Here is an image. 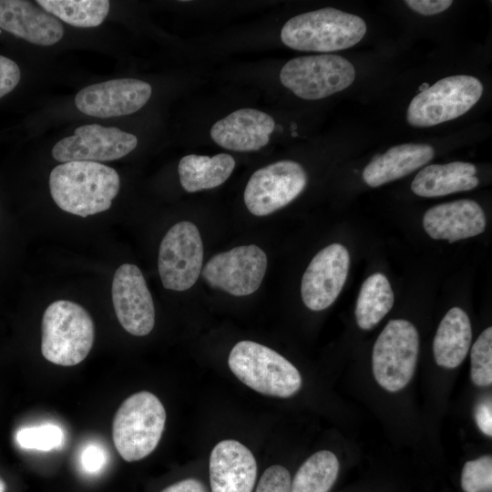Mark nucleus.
<instances>
[{"mask_svg": "<svg viewBox=\"0 0 492 492\" xmlns=\"http://www.w3.org/2000/svg\"><path fill=\"white\" fill-rule=\"evenodd\" d=\"M476 172L474 164L463 161L427 165L415 175L411 190L426 198L470 190L479 182Z\"/></svg>", "mask_w": 492, "mask_h": 492, "instance_id": "nucleus-21", "label": "nucleus"}, {"mask_svg": "<svg viewBox=\"0 0 492 492\" xmlns=\"http://www.w3.org/2000/svg\"><path fill=\"white\" fill-rule=\"evenodd\" d=\"M112 302L121 326L130 334H149L155 324V308L151 294L139 268L125 263L115 272Z\"/></svg>", "mask_w": 492, "mask_h": 492, "instance_id": "nucleus-13", "label": "nucleus"}, {"mask_svg": "<svg viewBox=\"0 0 492 492\" xmlns=\"http://www.w3.org/2000/svg\"><path fill=\"white\" fill-rule=\"evenodd\" d=\"M235 160L226 153L213 157L190 154L179 163V181L188 192L213 189L221 185L231 176Z\"/></svg>", "mask_w": 492, "mask_h": 492, "instance_id": "nucleus-23", "label": "nucleus"}, {"mask_svg": "<svg viewBox=\"0 0 492 492\" xmlns=\"http://www.w3.org/2000/svg\"><path fill=\"white\" fill-rule=\"evenodd\" d=\"M307 184L304 169L292 160H280L256 170L244 190V202L255 216H266L288 205Z\"/></svg>", "mask_w": 492, "mask_h": 492, "instance_id": "nucleus-10", "label": "nucleus"}, {"mask_svg": "<svg viewBox=\"0 0 492 492\" xmlns=\"http://www.w3.org/2000/svg\"><path fill=\"white\" fill-rule=\"evenodd\" d=\"M475 419L479 429L487 436H492V405L490 399L480 402L475 410Z\"/></svg>", "mask_w": 492, "mask_h": 492, "instance_id": "nucleus-34", "label": "nucleus"}, {"mask_svg": "<svg viewBox=\"0 0 492 492\" xmlns=\"http://www.w3.org/2000/svg\"><path fill=\"white\" fill-rule=\"evenodd\" d=\"M106 460L104 449L96 444L87 446L81 454V464L87 473L98 472L105 466Z\"/></svg>", "mask_w": 492, "mask_h": 492, "instance_id": "nucleus-32", "label": "nucleus"}, {"mask_svg": "<svg viewBox=\"0 0 492 492\" xmlns=\"http://www.w3.org/2000/svg\"><path fill=\"white\" fill-rule=\"evenodd\" d=\"M394 292L387 278L379 272L363 282L355 306V318L363 330L374 328L392 309Z\"/></svg>", "mask_w": 492, "mask_h": 492, "instance_id": "nucleus-24", "label": "nucleus"}, {"mask_svg": "<svg viewBox=\"0 0 492 492\" xmlns=\"http://www.w3.org/2000/svg\"><path fill=\"white\" fill-rule=\"evenodd\" d=\"M16 441L26 449L50 451L63 444L64 432L54 424L24 427L16 433Z\"/></svg>", "mask_w": 492, "mask_h": 492, "instance_id": "nucleus-28", "label": "nucleus"}, {"mask_svg": "<svg viewBox=\"0 0 492 492\" xmlns=\"http://www.w3.org/2000/svg\"><path fill=\"white\" fill-rule=\"evenodd\" d=\"M228 364L239 380L267 395L290 397L302 385L297 368L274 350L252 341H241L231 349Z\"/></svg>", "mask_w": 492, "mask_h": 492, "instance_id": "nucleus-5", "label": "nucleus"}, {"mask_svg": "<svg viewBox=\"0 0 492 492\" xmlns=\"http://www.w3.org/2000/svg\"><path fill=\"white\" fill-rule=\"evenodd\" d=\"M461 487L465 492H490L492 487V457L483 456L467 461L462 470Z\"/></svg>", "mask_w": 492, "mask_h": 492, "instance_id": "nucleus-29", "label": "nucleus"}, {"mask_svg": "<svg viewBox=\"0 0 492 492\" xmlns=\"http://www.w3.org/2000/svg\"><path fill=\"white\" fill-rule=\"evenodd\" d=\"M275 128L274 119L255 108H241L216 121L210 138L233 151H254L266 146Z\"/></svg>", "mask_w": 492, "mask_h": 492, "instance_id": "nucleus-17", "label": "nucleus"}, {"mask_svg": "<svg viewBox=\"0 0 492 492\" xmlns=\"http://www.w3.org/2000/svg\"><path fill=\"white\" fill-rule=\"evenodd\" d=\"M354 78L353 64L333 54L292 58L280 72L282 86L307 100L322 99L343 91L353 84Z\"/></svg>", "mask_w": 492, "mask_h": 492, "instance_id": "nucleus-7", "label": "nucleus"}, {"mask_svg": "<svg viewBox=\"0 0 492 492\" xmlns=\"http://www.w3.org/2000/svg\"><path fill=\"white\" fill-rule=\"evenodd\" d=\"M0 490L3 492H5V484L1 478H0Z\"/></svg>", "mask_w": 492, "mask_h": 492, "instance_id": "nucleus-36", "label": "nucleus"}, {"mask_svg": "<svg viewBox=\"0 0 492 492\" xmlns=\"http://www.w3.org/2000/svg\"><path fill=\"white\" fill-rule=\"evenodd\" d=\"M119 186V176L114 169L94 161L62 163L49 176L50 193L56 204L81 217L108 210Z\"/></svg>", "mask_w": 492, "mask_h": 492, "instance_id": "nucleus-1", "label": "nucleus"}, {"mask_svg": "<svg viewBox=\"0 0 492 492\" xmlns=\"http://www.w3.org/2000/svg\"><path fill=\"white\" fill-rule=\"evenodd\" d=\"M138 145V138L131 133L116 127L98 124L77 128L74 135L59 140L52 149L53 158L61 162L110 161L131 152Z\"/></svg>", "mask_w": 492, "mask_h": 492, "instance_id": "nucleus-12", "label": "nucleus"}, {"mask_svg": "<svg viewBox=\"0 0 492 492\" xmlns=\"http://www.w3.org/2000/svg\"><path fill=\"white\" fill-rule=\"evenodd\" d=\"M486 216L481 206L472 200H458L428 209L423 218L426 233L435 240L450 243L482 233Z\"/></svg>", "mask_w": 492, "mask_h": 492, "instance_id": "nucleus-18", "label": "nucleus"}, {"mask_svg": "<svg viewBox=\"0 0 492 492\" xmlns=\"http://www.w3.org/2000/svg\"><path fill=\"white\" fill-rule=\"evenodd\" d=\"M405 3L412 10L424 15L440 14L453 4L451 0H406Z\"/></svg>", "mask_w": 492, "mask_h": 492, "instance_id": "nucleus-33", "label": "nucleus"}, {"mask_svg": "<svg viewBox=\"0 0 492 492\" xmlns=\"http://www.w3.org/2000/svg\"><path fill=\"white\" fill-rule=\"evenodd\" d=\"M47 13L77 27H95L106 19L110 3L108 0H37Z\"/></svg>", "mask_w": 492, "mask_h": 492, "instance_id": "nucleus-26", "label": "nucleus"}, {"mask_svg": "<svg viewBox=\"0 0 492 492\" xmlns=\"http://www.w3.org/2000/svg\"><path fill=\"white\" fill-rule=\"evenodd\" d=\"M211 492H252L257 463L254 456L237 440L219 442L210 456Z\"/></svg>", "mask_w": 492, "mask_h": 492, "instance_id": "nucleus-16", "label": "nucleus"}, {"mask_svg": "<svg viewBox=\"0 0 492 492\" xmlns=\"http://www.w3.org/2000/svg\"><path fill=\"white\" fill-rule=\"evenodd\" d=\"M267 269V256L257 245H242L212 256L201 270L211 287L234 296H246L260 287Z\"/></svg>", "mask_w": 492, "mask_h": 492, "instance_id": "nucleus-11", "label": "nucleus"}, {"mask_svg": "<svg viewBox=\"0 0 492 492\" xmlns=\"http://www.w3.org/2000/svg\"><path fill=\"white\" fill-rule=\"evenodd\" d=\"M0 28L39 46L55 45L64 36L54 15L24 0H0Z\"/></svg>", "mask_w": 492, "mask_h": 492, "instance_id": "nucleus-19", "label": "nucleus"}, {"mask_svg": "<svg viewBox=\"0 0 492 492\" xmlns=\"http://www.w3.org/2000/svg\"><path fill=\"white\" fill-rule=\"evenodd\" d=\"M418 349L415 325L404 319L390 320L373 349V373L379 385L389 392L406 386L415 373Z\"/></svg>", "mask_w": 492, "mask_h": 492, "instance_id": "nucleus-8", "label": "nucleus"}, {"mask_svg": "<svg viewBox=\"0 0 492 492\" xmlns=\"http://www.w3.org/2000/svg\"><path fill=\"white\" fill-rule=\"evenodd\" d=\"M291 477L282 466L268 467L261 477L255 492H290Z\"/></svg>", "mask_w": 492, "mask_h": 492, "instance_id": "nucleus-30", "label": "nucleus"}, {"mask_svg": "<svg viewBox=\"0 0 492 492\" xmlns=\"http://www.w3.org/2000/svg\"><path fill=\"white\" fill-rule=\"evenodd\" d=\"M350 265L347 249L333 243L321 250L305 270L301 284L303 303L312 311L329 307L340 294Z\"/></svg>", "mask_w": 492, "mask_h": 492, "instance_id": "nucleus-14", "label": "nucleus"}, {"mask_svg": "<svg viewBox=\"0 0 492 492\" xmlns=\"http://www.w3.org/2000/svg\"><path fill=\"white\" fill-rule=\"evenodd\" d=\"M432 146L424 143H405L394 146L375 156L364 168L363 179L370 187L403 178L423 167L434 157Z\"/></svg>", "mask_w": 492, "mask_h": 492, "instance_id": "nucleus-20", "label": "nucleus"}, {"mask_svg": "<svg viewBox=\"0 0 492 492\" xmlns=\"http://www.w3.org/2000/svg\"><path fill=\"white\" fill-rule=\"evenodd\" d=\"M472 340V327L466 312L451 308L436 330L433 352L436 364L446 368L457 367L466 356Z\"/></svg>", "mask_w": 492, "mask_h": 492, "instance_id": "nucleus-22", "label": "nucleus"}, {"mask_svg": "<svg viewBox=\"0 0 492 492\" xmlns=\"http://www.w3.org/2000/svg\"><path fill=\"white\" fill-rule=\"evenodd\" d=\"M483 94V84L473 76L444 77L411 100L407 122L416 128L432 127L455 119L473 108Z\"/></svg>", "mask_w": 492, "mask_h": 492, "instance_id": "nucleus-6", "label": "nucleus"}, {"mask_svg": "<svg viewBox=\"0 0 492 492\" xmlns=\"http://www.w3.org/2000/svg\"><path fill=\"white\" fill-rule=\"evenodd\" d=\"M151 86L136 78H117L82 88L75 104L82 113L96 118L129 115L139 110L149 99Z\"/></svg>", "mask_w": 492, "mask_h": 492, "instance_id": "nucleus-15", "label": "nucleus"}, {"mask_svg": "<svg viewBox=\"0 0 492 492\" xmlns=\"http://www.w3.org/2000/svg\"><path fill=\"white\" fill-rule=\"evenodd\" d=\"M471 379L478 386L492 384V328L485 329L471 349Z\"/></svg>", "mask_w": 492, "mask_h": 492, "instance_id": "nucleus-27", "label": "nucleus"}, {"mask_svg": "<svg viewBox=\"0 0 492 492\" xmlns=\"http://www.w3.org/2000/svg\"><path fill=\"white\" fill-rule=\"evenodd\" d=\"M365 33L362 17L325 7L290 18L282 28L281 39L292 49L328 53L354 46Z\"/></svg>", "mask_w": 492, "mask_h": 492, "instance_id": "nucleus-2", "label": "nucleus"}, {"mask_svg": "<svg viewBox=\"0 0 492 492\" xmlns=\"http://www.w3.org/2000/svg\"><path fill=\"white\" fill-rule=\"evenodd\" d=\"M339 472L336 456L328 450L312 455L298 469L290 492H328Z\"/></svg>", "mask_w": 492, "mask_h": 492, "instance_id": "nucleus-25", "label": "nucleus"}, {"mask_svg": "<svg viewBox=\"0 0 492 492\" xmlns=\"http://www.w3.org/2000/svg\"><path fill=\"white\" fill-rule=\"evenodd\" d=\"M161 492H208V490L200 480L187 478L169 486Z\"/></svg>", "mask_w": 492, "mask_h": 492, "instance_id": "nucleus-35", "label": "nucleus"}, {"mask_svg": "<svg viewBox=\"0 0 492 492\" xmlns=\"http://www.w3.org/2000/svg\"><path fill=\"white\" fill-rule=\"evenodd\" d=\"M0 492H2V491H0Z\"/></svg>", "mask_w": 492, "mask_h": 492, "instance_id": "nucleus-37", "label": "nucleus"}, {"mask_svg": "<svg viewBox=\"0 0 492 492\" xmlns=\"http://www.w3.org/2000/svg\"><path fill=\"white\" fill-rule=\"evenodd\" d=\"M41 330L42 354L55 364L76 365L93 346L92 318L81 305L70 301L52 302L43 314Z\"/></svg>", "mask_w": 492, "mask_h": 492, "instance_id": "nucleus-3", "label": "nucleus"}, {"mask_svg": "<svg viewBox=\"0 0 492 492\" xmlns=\"http://www.w3.org/2000/svg\"><path fill=\"white\" fill-rule=\"evenodd\" d=\"M203 245L197 226L190 221L173 225L163 237L158 268L164 288L182 292L197 282L202 270Z\"/></svg>", "mask_w": 492, "mask_h": 492, "instance_id": "nucleus-9", "label": "nucleus"}, {"mask_svg": "<svg viewBox=\"0 0 492 492\" xmlns=\"http://www.w3.org/2000/svg\"><path fill=\"white\" fill-rule=\"evenodd\" d=\"M21 73L15 62L0 55V98L18 84Z\"/></svg>", "mask_w": 492, "mask_h": 492, "instance_id": "nucleus-31", "label": "nucleus"}, {"mask_svg": "<svg viewBox=\"0 0 492 492\" xmlns=\"http://www.w3.org/2000/svg\"><path fill=\"white\" fill-rule=\"evenodd\" d=\"M166 422V411L152 393L131 395L118 407L112 423V438L121 457L140 460L157 447Z\"/></svg>", "mask_w": 492, "mask_h": 492, "instance_id": "nucleus-4", "label": "nucleus"}]
</instances>
